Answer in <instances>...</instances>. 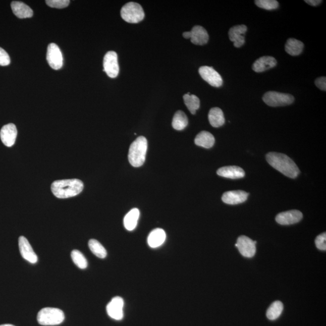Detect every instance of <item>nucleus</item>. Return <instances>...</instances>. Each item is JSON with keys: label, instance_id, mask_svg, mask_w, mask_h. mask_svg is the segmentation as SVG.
Wrapping results in <instances>:
<instances>
[{"label": "nucleus", "instance_id": "19", "mask_svg": "<svg viewBox=\"0 0 326 326\" xmlns=\"http://www.w3.org/2000/svg\"><path fill=\"white\" fill-rule=\"evenodd\" d=\"M277 65V61L275 58L269 56H264L255 61L252 69L257 73L265 72L267 70L273 69Z\"/></svg>", "mask_w": 326, "mask_h": 326}, {"label": "nucleus", "instance_id": "9", "mask_svg": "<svg viewBox=\"0 0 326 326\" xmlns=\"http://www.w3.org/2000/svg\"><path fill=\"white\" fill-rule=\"evenodd\" d=\"M199 73L201 78L212 87H220L223 84L222 77L213 67L208 66L200 67Z\"/></svg>", "mask_w": 326, "mask_h": 326}, {"label": "nucleus", "instance_id": "30", "mask_svg": "<svg viewBox=\"0 0 326 326\" xmlns=\"http://www.w3.org/2000/svg\"><path fill=\"white\" fill-rule=\"evenodd\" d=\"M72 259L74 263L80 269H84L88 266L87 259L81 251L79 250H73L71 254Z\"/></svg>", "mask_w": 326, "mask_h": 326}, {"label": "nucleus", "instance_id": "28", "mask_svg": "<svg viewBox=\"0 0 326 326\" xmlns=\"http://www.w3.org/2000/svg\"><path fill=\"white\" fill-rule=\"evenodd\" d=\"M88 247L92 253L100 259H104L107 256L106 249L96 239H91L88 242Z\"/></svg>", "mask_w": 326, "mask_h": 326}, {"label": "nucleus", "instance_id": "16", "mask_svg": "<svg viewBox=\"0 0 326 326\" xmlns=\"http://www.w3.org/2000/svg\"><path fill=\"white\" fill-rule=\"evenodd\" d=\"M247 31V27L245 25L233 26L230 29L229 38L234 43L235 47H241L245 44V34Z\"/></svg>", "mask_w": 326, "mask_h": 326}, {"label": "nucleus", "instance_id": "23", "mask_svg": "<svg viewBox=\"0 0 326 326\" xmlns=\"http://www.w3.org/2000/svg\"><path fill=\"white\" fill-rule=\"evenodd\" d=\"M215 142L214 137L210 132L202 131L196 135L195 143L197 146L204 147V148H211Z\"/></svg>", "mask_w": 326, "mask_h": 326}, {"label": "nucleus", "instance_id": "35", "mask_svg": "<svg viewBox=\"0 0 326 326\" xmlns=\"http://www.w3.org/2000/svg\"><path fill=\"white\" fill-rule=\"evenodd\" d=\"M315 85L316 87L322 91L326 90V78L325 77H321L315 80Z\"/></svg>", "mask_w": 326, "mask_h": 326}, {"label": "nucleus", "instance_id": "20", "mask_svg": "<svg viewBox=\"0 0 326 326\" xmlns=\"http://www.w3.org/2000/svg\"><path fill=\"white\" fill-rule=\"evenodd\" d=\"M166 239L165 231L161 229H156L150 233L147 238V244L152 248H158L164 244Z\"/></svg>", "mask_w": 326, "mask_h": 326}, {"label": "nucleus", "instance_id": "14", "mask_svg": "<svg viewBox=\"0 0 326 326\" xmlns=\"http://www.w3.org/2000/svg\"><path fill=\"white\" fill-rule=\"evenodd\" d=\"M18 244H19L20 251L24 259L28 261L29 262L35 264L38 261V257L34 252L31 245L25 237L20 236L18 239Z\"/></svg>", "mask_w": 326, "mask_h": 326}, {"label": "nucleus", "instance_id": "6", "mask_svg": "<svg viewBox=\"0 0 326 326\" xmlns=\"http://www.w3.org/2000/svg\"><path fill=\"white\" fill-rule=\"evenodd\" d=\"M263 100L267 105L272 107L289 105L294 102V97L290 94L268 91L264 94Z\"/></svg>", "mask_w": 326, "mask_h": 326}, {"label": "nucleus", "instance_id": "10", "mask_svg": "<svg viewBox=\"0 0 326 326\" xmlns=\"http://www.w3.org/2000/svg\"><path fill=\"white\" fill-rule=\"evenodd\" d=\"M184 38L190 39L193 44L202 45L207 44L208 41V34L204 27L195 26L191 31L186 32L183 34Z\"/></svg>", "mask_w": 326, "mask_h": 326}, {"label": "nucleus", "instance_id": "2", "mask_svg": "<svg viewBox=\"0 0 326 326\" xmlns=\"http://www.w3.org/2000/svg\"><path fill=\"white\" fill-rule=\"evenodd\" d=\"M51 189L58 198L65 199L77 196L84 189V183L78 179L55 181Z\"/></svg>", "mask_w": 326, "mask_h": 326}, {"label": "nucleus", "instance_id": "21", "mask_svg": "<svg viewBox=\"0 0 326 326\" xmlns=\"http://www.w3.org/2000/svg\"><path fill=\"white\" fill-rule=\"evenodd\" d=\"M11 8L14 14L18 18H31L33 16L32 9L23 2H13L11 3Z\"/></svg>", "mask_w": 326, "mask_h": 326}, {"label": "nucleus", "instance_id": "22", "mask_svg": "<svg viewBox=\"0 0 326 326\" xmlns=\"http://www.w3.org/2000/svg\"><path fill=\"white\" fill-rule=\"evenodd\" d=\"M208 121L214 128L222 127L225 124L224 113L220 107H213L208 113Z\"/></svg>", "mask_w": 326, "mask_h": 326}, {"label": "nucleus", "instance_id": "37", "mask_svg": "<svg viewBox=\"0 0 326 326\" xmlns=\"http://www.w3.org/2000/svg\"><path fill=\"white\" fill-rule=\"evenodd\" d=\"M0 326H15V325L9 324H6L0 325Z\"/></svg>", "mask_w": 326, "mask_h": 326}, {"label": "nucleus", "instance_id": "33", "mask_svg": "<svg viewBox=\"0 0 326 326\" xmlns=\"http://www.w3.org/2000/svg\"><path fill=\"white\" fill-rule=\"evenodd\" d=\"M316 247L319 250L325 251L326 250V233H323L316 237L315 239Z\"/></svg>", "mask_w": 326, "mask_h": 326}, {"label": "nucleus", "instance_id": "3", "mask_svg": "<svg viewBox=\"0 0 326 326\" xmlns=\"http://www.w3.org/2000/svg\"><path fill=\"white\" fill-rule=\"evenodd\" d=\"M147 150V141L143 136L138 137L131 144L129 149L128 159L130 164L135 168L140 167L145 161Z\"/></svg>", "mask_w": 326, "mask_h": 326}, {"label": "nucleus", "instance_id": "27", "mask_svg": "<svg viewBox=\"0 0 326 326\" xmlns=\"http://www.w3.org/2000/svg\"><path fill=\"white\" fill-rule=\"evenodd\" d=\"M284 310V304L280 301H276L270 304L266 312V316L270 320H275L281 315Z\"/></svg>", "mask_w": 326, "mask_h": 326}, {"label": "nucleus", "instance_id": "18", "mask_svg": "<svg viewBox=\"0 0 326 326\" xmlns=\"http://www.w3.org/2000/svg\"><path fill=\"white\" fill-rule=\"evenodd\" d=\"M217 174L220 176L230 178V179H238L245 177V171L241 168L236 166H225L218 169Z\"/></svg>", "mask_w": 326, "mask_h": 326}, {"label": "nucleus", "instance_id": "4", "mask_svg": "<svg viewBox=\"0 0 326 326\" xmlns=\"http://www.w3.org/2000/svg\"><path fill=\"white\" fill-rule=\"evenodd\" d=\"M65 319L63 310L54 307H45L42 309L37 316L39 324L42 325H56L62 323Z\"/></svg>", "mask_w": 326, "mask_h": 326}, {"label": "nucleus", "instance_id": "13", "mask_svg": "<svg viewBox=\"0 0 326 326\" xmlns=\"http://www.w3.org/2000/svg\"><path fill=\"white\" fill-rule=\"evenodd\" d=\"M302 218L303 214L301 211L293 210L279 213L277 215L276 221L281 225L288 226L300 222Z\"/></svg>", "mask_w": 326, "mask_h": 326}, {"label": "nucleus", "instance_id": "11", "mask_svg": "<svg viewBox=\"0 0 326 326\" xmlns=\"http://www.w3.org/2000/svg\"><path fill=\"white\" fill-rule=\"evenodd\" d=\"M47 60L49 66L54 70H60L63 66V57L60 48L54 43L49 44L47 48Z\"/></svg>", "mask_w": 326, "mask_h": 326}, {"label": "nucleus", "instance_id": "31", "mask_svg": "<svg viewBox=\"0 0 326 326\" xmlns=\"http://www.w3.org/2000/svg\"><path fill=\"white\" fill-rule=\"evenodd\" d=\"M258 7L266 9V10H274L279 8V2L276 0H257L255 1Z\"/></svg>", "mask_w": 326, "mask_h": 326}, {"label": "nucleus", "instance_id": "1", "mask_svg": "<svg viewBox=\"0 0 326 326\" xmlns=\"http://www.w3.org/2000/svg\"><path fill=\"white\" fill-rule=\"evenodd\" d=\"M266 160L273 168L289 178H295L300 174V170L293 159L282 153L269 152L266 156Z\"/></svg>", "mask_w": 326, "mask_h": 326}, {"label": "nucleus", "instance_id": "34", "mask_svg": "<svg viewBox=\"0 0 326 326\" xmlns=\"http://www.w3.org/2000/svg\"><path fill=\"white\" fill-rule=\"evenodd\" d=\"M11 63L10 57L4 49L0 47V66H6Z\"/></svg>", "mask_w": 326, "mask_h": 326}, {"label": "nucleus", "instance_id": "26", "mask_svg": "<svg viewBox=\"0 0 326 326\" xmlns=\"http://www.w3.org/2000/svg\"><path fill=\"white\" fill-rule=\"evenodd\" d=\"M187 125H188V118L186 114L182 111H178L174 116L172 127L175 130L181 131L185 129Z\"/></svg>", "mask_w": 326, "mask_h": 326}, {"label": "nucleus", "instance_id": "15", "mask_svg": "<svg viewBox=\"0 0 326 326\" xmlns=\"http://www.w3.org/2000/svg\"><path fill=\"white\" fill-rule=\"evenodd\" d=\"M17 130L13 124L5 125L0 131V137L3 144L8 147H12L16 141Z\"/></svg>", "mask_w": 326, "mask_h": 326}, {"label": "nucleus", "instance_id": "5", "mask_svg": "<svg viewBox=\"0 0 326 326\" xmlns=\"http://www.w3.org/2000/svg\"><path fill=\"white\" fill-rule=\"evenodd\" d=\"M123 20L129 23H138L144 18V12L141 5L137 3H128L121 9Z\"/></svg>", "mask_w": 326, "mask_h": 326}, {"label": "nucleus", "instance_id": "32", "mask_svg": "<svg viewBox=\"0 0 326 326\" xmlns=\"http://www.w3.org/2000/svg\"><path fill=\"white\" fill-rule=\"evenodd\" d=\"M45 3L50 7L58 9L65 8L70 4L69 0H47Z\"/></svg>", "mask_w": 326, "mask_h": 326}, {"label": "nucleus", "instance_id": "17", "mask_svg": "<svg viewBox=\"0 0 326 326\" xmlns=\"http://www.w3.org/2000/svg\"><path fill=\"white\" fill-rule=\"evenodd\" d=\"M248 195V193L242 190H234V191L224 193L222 196V200L227 204H239L247 201Z\"/></svg>", "mask_w": 326, "mask_h": 326}, {"label": "nucleus", "instance_id": "7", "mask_svg": "<svg viewBox=\"0 0 326 326\" xmlns=\"http://www.w3.org/2000/svg\"><path fill=\"white\" fill-rule=\"evenodd\" d=\"M104 72L111 78H115L119 73L118 55L115 51L107 52L103 59Z\"/></svg>", "mask_w": 326, "mask_h": 326}, {"label": "nucleus", "instance_id": "24", "mask_svg": "<svg viewBox=\"0 0 326 326\" xmlns=\"http://www.w3.org/2000/svg\"><path fill=\"white\" fill-rule=\"evenodd\" d=\"M139 218V210L136 208L132 209L124 218V223L125 229L128 231L134 230L136 228Z\"/></svg>", "mask_w": 326, "mask_h": 326}, {"label": "nucleus", "instance_id": "8", "mask_svg": "<svg viewBox=\"0 0 326 326\" xmlns=\"http://www.w3.org/2000/svg\"><path fill=\"white\" fill-rule=\"evenodd\" d=\"M256 241H253L248 237L241 236L239 237L238 241L235 245L238 248L240 253L242 256L245 257H253L256 252Z\"/></svg>", "mask_w": 326, "mask_h": 326}, {"label": "nucleus", "instance_id": "36", "mask_svg": "<svg viewBox=\"0 0 326 326\" xmlns=\"http://www.w3.org/2000/svg\"><path fill=\"white\" fill-rule=\"evenodd\" d=\"M305 2L310 6H316L321 4L322 1L320 0H306Z\"/></svg>", "mask_w": 326, "mask_h": 326}, {"label": "nucleus", "instance_id": "25", "mask_svg": "<svg viewBox=\"0 0 326 326\" xmlns=\"http://www.w3.org/2000/svg\"><path fill=\"white\" fill-rule=\"evenodd\" d=\"M303 48V43L294 38L288 39L285 44V51L291 56H298L300 55Z\"/></svg>", "mask_w": 326, "mask_h": 326}, {"label": "nucleus", "instance_id": "29", "mask_svg": "<svg viewBox=\"0 0 326 326\" xmlns=\"http://www.w3.org/2000/svg\"><path fill=\"white\" fill-rule=\"evenodd\" d=\"M184 103L187 108L192 115H195L196 112L199 108L200 100L195 95L190 94V93L186 94L183 96Z\"/></svg>", "mask_w": 326, "mask_h": 326}, {"label": "nucleus", "instance_id": "12", "mask_svg": "<svg viewBox=\"0 0 326 326\" xmlns=\"http://www.w3.org/2000/svg\"><path fill=\"white\" fill-rule=\"evenodd\" d=\"M124 299L121 297H116L107 304L106 311L111 318L116 320H121L124 315Z\"/></svg>", "mask_w": 326, "mask_h": 326}]
</instances>
